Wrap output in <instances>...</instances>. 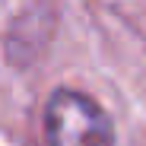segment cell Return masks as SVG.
<instances>
[{
	"mask_svg": "<svg viewBox=\"0 0 146 146\" xmlns=\"http://www.w3.org/2000/svg\"><path fill=\"white\" fill-rule=\"evenodd\" d=\"M48 146H114L111 117L76 89H57L44 108Z\"/></svg>",
	"mask_w": 146,
	"mask_h": 146,
	"instance_id": "1",
	"label": "cell"
}]
</instances>
